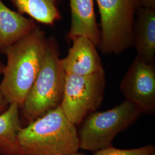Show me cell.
I'll list each match as a JSON object with an SVG mask.
<instances>
[{"instance_id": "cell-14", "label": "cell", "mask_w": 155, "mask_h": 155, "mask_svg": "<svg viewBox=\"0 0 155 155\" xmlns=\"http://www.w3.org/2000/svg\"><path fill=\"white\" fill-rule=\"evenodd\" d=\"M94 155H155V147L152 144H148L137 148L122 150L111 145L96 151Z\"/></svg>"}, {"instance_id": "cell-3", "label": "cell", "mask_w": 155, "mask_h": 155, "mask_svg": "<svg viewBox=\"0 0 155 155\" xmlns=\"http://www.w3.org/2000/svg\"><path fill=\"white\" fill-rule=\"evenodd\" d=\"M59 56V45L55 37L47 38L40 71L20 109L27 125L61 105L65 72Z\"/></svg>"}, {"instance_id": "cell-13", "label": "cell", "mask_w": 155, "mask_h": 155, "mask_svg": "<svg viewBox=\"0 0 155 155\" xmlns=\"http://www.w3.org/2000/svg\"><path fill=\"white\" fill-rule=\"evenodd\" d=\"M17 12L26 14L35 21L52 25L61 18L58 0H11Z\"/></svg>"}, {"instance_id": "cell-18", "label": "cell", "mask_w": 155, "mask_h": 155, "mask_svg": "<svg viewBox=\"0 0 155 155\" xmlns=\"http://www.w3.org/2000/svg\"><path fill=\"white\" fill-rule=\"evenodd\" d=\"M70 155H87L86 153H81V152H77V153H73Z\"/></svg>"}, {"instance_id": "cell-5", "label": "cell", "mask_w": 155, "mask_h": 155, "mask_svg": "<svg viewBox=\"0 0 155 155\" xmlns=\"http://www.w3.org/2000/svg\"><path fill=\"white\" fill-rule=\"evenodd\" d=\"M141 114L136 106L126 100L109 110L91 113L78 134L79 148L95 152L110 147L117 135L131 126Z\"/></svg>"}, {"instance_id": "cell-2", "label": "cell", "mask_w": 155, "mask_h": 155, "mask_svg": "<svg viewBox=\"0 0 155 155\" xmlns=\"http://www.w3.org/2000/svg\"><path fill=\"white\" fill-rule=\"evenodd\" d=\"M17 138L22 155H70L80 149L75 126L60 106L22 127Z\"/></svg>"}, {"instance_id": "cell-10", "label": "cell", "mask_w": 155, "mask_h": 155, "mask_svg": "<svg viewBox=\"0 0 155 155\" xmlns=\"http://www.w3.org/2000/svg\"><path fill=\"white\" fill-rule=\"evenodd\" d=\"M71 24L68 37L71 40L79 36L90 39L98 47L100 28L96 19L94 0H69Z\"/></svg>"}, {"instance_id": "cell-9", "label": "cell", "mask_w": 155, "mask_h": 155, "mask_svg": "<svg viewBox=\"0 0 155 155\" xmlns=\"http://www.w3.org/2000/svg\"><path fill=\"white\" fill-rule=\"evenodd\" d=\"M133 45L143 61L155 63V9L140 7L133 27Z\"/></svg>"}, {"instance_id": "cell-12", "label": "cell", "mask_w": 155, "mask_h": 155, "mask_svg": "<svg viewBox=\"0 0 155 155\" xmlns=\"http://www.w3.org/2000/svg\"><path fill=\"white\" fill-rule=\"evenodd\" d=\"M20 108L11 104L0 114V155H22L18 141V133L22 128Z\"/></svg>"}, {"instance_id": "cell-15", "label": "cell", "mask_w": 155, "mask_h": 155, "mask_svg": "<svg viewBox=\"0 0 155 155\" xmlns=\"http://www.w3.org/2000/svg\"><path fill=\"white\" fill-rule=\"evenodd\" d=\"M139 6L155 9V0H138Z\"/></svg>"}, {"instance_id": "cell-1", "label": "cell", "mask_w": 155, "mask_h": 155, "mask_svg": "<svg viewBox=\"0 0 155 155\" xmlns=\"http://www.w3.org/2000/svg\"><path fill=\"white\" fill-rule=\"evenodd\" d=\"M47 41L45 31L37 26L22 39L0 51L7 59L0 90L9 104L22 107L40 71Z\"/></svg>"}, {"instance_id": "cell-11", "label": "cell", "mask_w": 155, "mask_h": 155, "mask_svg": "<svg viewBox=\"0 0 155 155\" xmlns=\"http://www.w3.org/2000/svg\"><path fill=\"white\" fill-rule=\"evenodd\" d=\"M37 26L34 20L12 10L0 0V51L22 39Z\"/></svg>"}, {"instance_id": "cell-16", "label": "cell", "mask_w": 155, "mask_h": 155, "mask_svg": "<svg viewBox=\"0 0 155 155\" xmlns=\"http://www.w3.org/2000/svg\"><path fill=\"white\" fill-rule=\"evenodd\" d=\"M9 104L6 101L4 95L0 90V114L4 112L8 109Z\"/></svg>"}, {"instance_id": "cell-6", "label": "cell", "mask_w": 155, "mask_h": 155, "mask_svg": "<svg viewBox=\"0 0 155 155\" xmlns=\"http://www.w3.org/2000/svg\"><path fill=\"white\" fill-rule=\"evenodd\" d=\"M105 71L89 75L65 74L60 107L75 126L102 103L106 87Z\"/></svg>"}, {"instance_id": "cell-7", "label": "cell", "mask_w": 155, "mask_h": 155, "mask_svg": "<svg viewBox=\"0 0 155 155\" xmlns=\"http://www.w3.org/2000/svg\"><path fill=\"white\" fill-rule=\"evenodd\" d=\"M120 89L126 100L141 113L155 112V63H149L136 56L127 70Z\"/></svg>"}, {"instance_id": "cell-17", "label": "cell", "mask_w": 155, "mask_h": 155, "mask_svg": "<svg viewBox=\"0 0 155 155\" xmlns=\"http://www.w3.org/2000/svg\"><path fill=\"white\" fill-rule=\"evenodd\" d=\"M4 67H5V64L3 63V61H2V60H1V59L0 58V75H2Z\"/></svg>"}, {"instance_id": "cell-8", "label": "cell", "mask_w": 155, "mask_h": 155, "mask_svg": "<svg viewBox=\"0 0 155 155\" xmlns=\"http://www.w3.org/2000/svg\"><path fill=\"white\" fill-rule=\"evenodd\" d=\"M71 40L67 55L61 60L65 74L89 75L104 71L97 47L90 39L79 36Z\"/></svg>"}, {"instance_id": "cell-4", "label": "cell", "mask_w": 155, "mask_h": 155, "mask_svg": "<svg viewBox=\"0 0 155 155\" xmlns=\"http://www.w3.org/2000/svg\"><path fill=\"white\" fill-rule=\"evenodd\" d=\"M100 16L98 48L119 55L133 45V27L138 0H94Z\"/></svg>"}]
</instances>
